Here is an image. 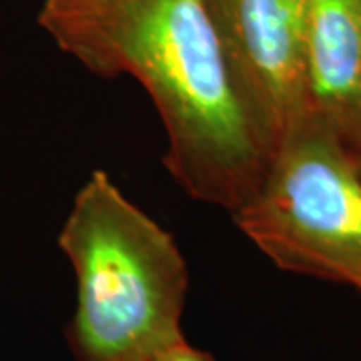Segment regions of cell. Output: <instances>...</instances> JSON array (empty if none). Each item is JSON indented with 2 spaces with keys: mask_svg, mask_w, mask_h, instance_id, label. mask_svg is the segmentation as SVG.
I'll return each mask as SVG.
<instances>
[{
  "mask_svg": "<svg viewBox=\"0 0 361 361\" xmlns=\"http://www.w3.org/2000/svg\"><path fill=\"white\" fill-rule=\"evenodd\" d=\"M39 25L90 73L141 82L167 133L165 165L193 199L235 213L257 191L273 145L205 0H44Z\"/></svg>",
  "mask_w": 361,
  "mask_h": 361,
  "instance_id": "1",
  "label": "cell"
},
{
  "mask_svg": "<svg viewBox=\"0 0 361 361\" xmlns=\"http://www.w3.org/2000/svg\"><path fill=\"white\" fill-rule=\"evenodd\" d=\"M357 165H360V167H361V159H360V161H357Z\"/></svg>",
  "mask_w": 361,
  "mask_h": 361,
  "instance_id": "7",
  "label": "cell"
},
{
  "mask_svg": "<svg viewBox=\"0 0 361 361\" xmlns=\"http://www.w3.org/2000/svg\"><path fill=\"white\" fill-rule=\"evenodd\" d=\"M231 215L277 267L361 293V167L317 121L305 116L285 135Z\"/></svg>",
  "mask_w": 361,
  "mask_h": 361,
  "instance_id": "3",
  "label": "cell"
},
{
  "mask_svg": "<svg viewBox=\"0 0 361 361\" xmlns=\"http://www.w3.org/2000/svg\"><path fill=\"white\" fill-rule=\"evenodd\" d=\"M251 115L273 145L307 116L303 61L310 0H205Z\"/></svg>",
  "mask_w": 361,
  "mask_h": 361,
  "instance_id": "4",
  "label": "cell"
},
{
  "mask_svg": "<svg viewBox=\"0 0 361 361\" xmlns=\"http://www.w3.org/2000/svg\"><path fill=\"white\" fill-rule=\"evenodd\" d=\"M305 113L361 159V0H310Z\"/></svg>",
  "mask_w": 361,
  "mask_h": 361,
  "instance_id": "5",
  "label": "cell"
},
{
  "mask_svg": "<svg viewBox=\"0 0 361 361\" xmlns=\"http://www.w3.org/2000/svg\"><path fill=\"white\" fill-rule=\"evenodd\" d=\"M155 361H217L207 351L193 348L187 339L179 341L177 345L169 348L165 353H161Z\"/></svg>",
  "mask_w": 361,
  "mask_h": 361,
  "instance_id": "6",
  "label": "cell"
},
{
  "mask_svg": "<svg viewBox=\"0 0 361 361\" xmlns=\"http://www.w3.org/2000/svg\"><path fill=\"white\" fill-rule=\"evenodd\" d=\"M59 247L77 279L66 327L75 360L155 361L185 339L189 271L179 245L104 171L80 187Z\"/></svg>",
  "mask_w": 361,
  "mask_h": 361,
  "instance_id": "2",
  "label": "cell"
}]
</instances>
